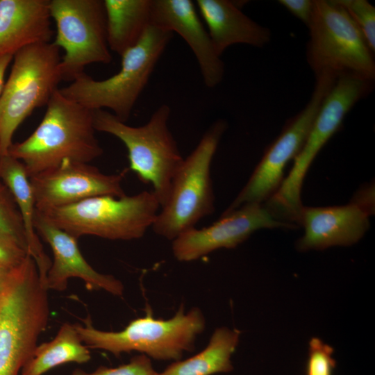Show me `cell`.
Instances as JSON below:
<instances>
[{"mask_svg":"<svg viewBox=\"0 0 375 375\" xmlns=\"http://www.w3.org/2000/svg\"><path fill=\"white\" fill-rule=\"evenodd\" d=\"M94 111L58 89L35 130L24 141L12 143L8 153L24 164L29 178L65 160L90 163L103 152L95 135Z\"/></svg>","mask_w":375,"mask_h":375,"instance_id":"6da1fadb","label":"cell"},{"mask_svg":"<svg viewBox=\"0 0 375 375\" xmlns=\"http://www.w3.org/2000/svg\"><path fill=\"white\" fill-rule=\"evenodd\" d=\"M173 34L150 25L138 44L121 56L117 73L103 80L83 73L59 91L90 110L110 109L126 122Z\"/></svg>","mask_w":375,"mask_h":375,"instance_id":"7a4b0ae2","label":"cell"},{"mask_svg":"<svg viewBox=\"0 0 375 375\" xmlns=\"http://www.w3.org/2000/svg\"><path fill=\"white\" fill-rule=\"evenodd\" d=\"M82 342L90 349L108 351L118 356L138 351L158 360H179L185 352L195 349L197 336L206 328V319L197 307L185 312L181 304L170 319H161L147 312L131 321L120 331L99 330L90 317L84 325H75Z\"/></svg>","mask_w":375,"mask_h":375,"instance_id":"3957f363","label":"cell"},{"mask_svg":"<svg viewBox=\"0 0 375 375\" xmlns=\"http://www.w3.org/2000/svg\"><path fill=\"white\" fill-rule=\"evenodd\" d=\"M170 114V107L162 104L146 124L132 126L106 110L94 111L96 131L110 134L125 145L130 169L142 183L151 185L160 208L184 159L169 128Z\"/></svg>","mask_w":375,"mask_h":375,"instance_id":"277c9868","label":"cell"},{"mask_svg":"<svg viewBox=\"0 0 375 375\" xmlns=\"http://www.w3.org/2000/svg\"><path fill=\"white\" fill-rule=\"evenodd\" d=\"M306 60L315 77L374 81L375 61L362 33L337 0H314Z\"/></svg>","mask_w":375,"mask_h":375,"instance_id":"5b68a950","label":"cell"},{"mask_svg":"<svg viewBox=\"0 0 375 375\" xmlns=\"http://www.w3.org/2000/svg\"><path fill=\"white\" fill-rule=\"evenodd\" d=\"M152 191L122 197L102 195L72 205L38 211L56 227L78 240L93 235L111 240L142 238L160 210Z\"/></svg>","mask_w":375,"mask_h":375,"instance_id":"8992f818","label":"cell"},{"mask_svg":"<svg viewBox=\"0 0 375 375\" xmlns=\"http://www.w3.org/2000/svg\"><path fill=\"white\" fill-rule=\"evenodd\" d=\"M226 128L224 120L215 122L183 159L172 179L167 201L151 226L157 235L173 240L215 210L210 167Z\"/></svg>","mask_w":375,"mask_h":375,"instance_id":"52a82bcc","label":"cell"},{"mask_svg":"<svg viewBox=\"0 0 375 375\" xmlns=\"http://www.w3.org/2000/svg\"><path fill=\"white\" fill-rule=\"evenodd\" d=\"M48 290L28 256L4 294L0 309V375H18L49 317Z\"/></svg>","mask_w":375,"mask_h":375,"instance_id":"ba28073f","label":"cell"},{"mask_svg":"<svg viewBox=\"0 0 375 375\" xmlns=\"http://www.w3.org/2000/svg\"><path fill=\"white\" fill-rule=\"evenodd\" d=\"M373 85L374 81L354 76H344L336 80L325 97L288 176L267 200L266 207L279 219L299 224L303 207L301 200L302 183L310 165L339 130L347 114L372 91Z\"/></svg>","mask_w":375,"mask_h":375,"instance_id":"9c48e42d","label":"cell"},{"mask_svg":"<svg viewBox=\"0 0 375 375\" xmlns=\"http://www.w3.org/2000/svg\"><path fill=\"white\" fill-rule=\"evenodd\" d=\"M60 49L52 42L24 47L13 63L0 98V156L6 155L12 137L33 111L47 106L62 81Z\"/></svg>","mask_w":375,"mask_h":375,"instance_id":"30bf717a","label":"cell"},{"mask_svg":"<svg viewBox=\"0 0 375 375\" xmlns=\"http://www.w3.org/2000/svg\"><path fill=\"white\" fill-rule=\"evenodd\" d=\"M49 9L56 27L52 42L64 51L62 81H73L90 64L111 62L103 1L49 0Z\"/></svg>","mask_w":375,"mask_h":375,"instance_id":"8fae6325","label":"cell"},{"mask_svg":"<svg viewBox=\"0 0 375 375\" xmlns=\"http://www.w3.org/2000/svg\"><path fill=\"white\" fill-rule=\"evenodd\" d=\"M335 81L328 76L315 78L314 90L308 103L285 124L278 137L267 148L246 185L224 213L247 203H261L278 190L283 181L287 164L300 152L320 106Z\"/></svg>","mask_w":375,"mask_h":375,"instance_id":"7c38bea8","label":"cell"},{"mask_svg":"<svg viewBox=\"0 0 375 375\" xmlns=\"http://www.w3.org/2000/svg\"><path fill=\"white\" fill-rule=\"evenodd\" d=\"M126 172L106 174L90 163L65 160L29 178L35 210L63 207L97 196L122 197Z\"/></svg>","mask_w":375,"mask_h":375,"instance_id":"4fadbf2b","label":"cell"},{"mask_svg":"<svg viewBox=\"0 0 375 375\" xmlns=\"http://www.w3.org/2000/svg\"><path fill=\"white\" fill-rule=\"evenodd\" d=\"M295 226L278 219L261 203H247L223 213L208 226L194 227L181 233L172 240V253L178 261L191 262L222 248H234L258 229Z\"/></svg>","mask_w":375,"mask_h":375,"instance_id":"5bb4252c","label":"cell"},{"mask_svg":"<svg viewBox=\"0 0 375 375\" xmlns=\"http://www.w3.org/2000/svg\"><path fill=\"white\" fill-rule=\"evenodd\" d=\"M34 227L49 244L53 254L46 278L48 290L63 291L69 278H78L90 290H104L115 296L123 294L124 287L119 279L95 270L83 256L77 239L54 226L36 210Z\"/></svg>","mask_w":375,"mask_h":375,"instance_id":"9a60e30c","label":"cell"},{"mask_svg":"<svg viewBox=\"0 0 375 375\" xmlns=\"http://www.w3.org/2000/svg\"><path fill=\"white\" fill-rule=\"evenodd\" d=\"M190 0H151V25L178 33L194 53L206 87L219 85L224 64Z\"/></svg>","mask_w":375,"mask_h":375,"instance_id":"2e32d148","label":"cell"},{"mask_svg":"<svg viewBox=\"0 0 375 375\" xmlns=\"http://www.w3.org/2000/svg\"><path fill=\"white\" fill-rule=\"evenodd\" d=\"M372 210L355 200L340 206L303 207L299 224L304 234L298 240L299 251L324 249L356 243L369 226Z\"/></svg>","mask_w":375,"mask_h":375,"instance_id":"e0dca14e","label":"cell"},{"mask_svg":"<svg viewBox=\"0 0 375 375\" xmlns=\"http://www.w3.org/2000/svg\"><path fill=\"white\" fill-rule=\"evenodd\" d=\"M49 0H0V56L51 42Z\"/></svg>","mask_w":375,"mask_h":375,"instance_id":"ac0fdd59","label":"cell"},{"mask_svg":"<svg viewBox=\"0 0 375 375\" xmlns=\"http://www.w3.org/2000/svg\"><path fill=\"white\" fill-rule=\"evenodd\" d=\"M194 3L219 56L233 44L262 48L271 40L270 31L246 15L241 10L240 3L229 0H197Z\"/></svg>","mask_w":375,"mask_h":375,"instance_id":"d6986e66","label":"cell"},{"mask_svg":"<svg viewBox=\"0 0 375 375\" xmlns=\"http://www.w3.org/2000/svg\"><path fill=\"white\" fill-rule=\"evenodd\" d=\"M0 178L11 192L19 209L24 226L28 255L38 269L43 284L51 261L44 251L34 227L35 212L32 186L24 164L8 153L0 156Z\"/></svg>","mask_w":375,"mask_h":375,"instance_id":"ffe728a7","label":"cell"},{"mask_svg":"<svg viewBox=\"0 0 375 375\" xmlns=\"http://www.w3.org/2000/svg\"><path fill=\"white\" fill-rule=\"evenodd\" d=\"M103 4L108 47L121 56L151 25V0H103Z\"/></svg>","mask_w":375,"mask_h":375,"instance_id":"44dd1931","label":"cell"},{"mask_svg":"<svg viewBox=\"0 0 375 375\" xmlns=\"http://www.w3.org/2000/svg\"><path fill=\"white\" fill-rule=\"evenodd\" d=\"M240 332L227 327L217 328L207 346L184 360H176L158 375H213L233 370L231 358L240 340Z\"/></svg>","mask_w":375,"mask_h":375,"instance_id":"7402d4cb","label":"cell"},{"mask_svg":"<svg viewBox=\"0 0 375 375\" xmlns=\"http://www.w3.org/2000/svg\"><path fill=\"white\" fill-rule=\"evenodd\" d=\"M91 358L89 348L82 342L75 325L65 323L50 342L37 345L22 368V375H42L67 362L85 363Z\"/></svg>","mask_w":375,"mask_h":375,"instance_id":"603a6c76","label":"cell"},{"mask_svg":"<svg viewBox=\"0 0 375 375\" xmlns=\"http://www.w3.org/2000/svg\"><path fill=\"white\" fill-rule=\"evenodd\" d=\"M0 231L12 236L28 252L21 215L11 192L1 178Z\"/></svg>","mask_w":375,"mask_h":375,"instance_id":"cb8c5ba5","label":"cell"},{"mask_svg":"<svg viewBox=\"0 0 375 375\" xmlns=\"http://www.w3.org/2000/svg\"><path fill=\"white\" fill-rule=\"evenodd\" d=\"M362 33L375 52V7L367 0H337Z\"/></svg>","mask_w":375,"mask_h":375,"instance_id":"d4e9b609","label":"cell"},{"mask_svg":"<svg viewBox=\"0 0 375 375\" xmlns=\"http://www.w3.org/2000/svg\"><path fill=\"white\" fill-rule=\"evenodd\" d=\"M308 344L306 375H333L336 365L333 347L319 338H312Z\"/></svg>","mask_w":375,"mask_h":375,"instance_id":"484cf974","label":"cell"},{"mask_svg":"<svg viewBox=\"0 0 375 375\" xmlns=\"http://www.w3.org/2000/svg\"><path fill=\"white\" fill-rule=\"evenodd\" d=\"M158 373L149 358L142 354L133 357L128 363L116 367L101 366L91 373L78 369L71 375H158Z\"/></svg>","mask_w":375,"mask_h":375,"instance_id":"4316f807","label":"cell"},{"mask_svg":"<svg viewBox=\"0 0 375 375\" xmlns=\"http://www.w3.org/2000/svg\"><path fill=\"white\" fill-rule=\"evenodd\" d=\"M26 250L12 236L0 231V264L20 265L28 256Z\"/></svg>","mask_w":375,"mask_h":375,"instance_id":"83f0119b","label":"cell"},{"mask_svg":"<svg viewBox=\"0 0 375 375\" xmlns=\"http://www.w3.org/2000/svg\"><path fill=\"white\" fill-rule=\"evenodd\" d=\"M278 3L306 26L310 24L314 9V0H279Z\"/></svg>","mask_w":375,"mask_h":375,"instance_id":"f1b7e54d","label":"cell"},{"mask_svg":"<svg viewBox=\"0 0 375 375\" xmlns=\"http://www.w3.org/2000/svg\"><path fill=\"white\" fill-rule=\"evenodd\" d=\"M24 261L18 266H8L0 264V295L4 294L10 288Z\"/></svg>","mask_w":375,"mask_h":375,"instance_id":"f546056e","label":"cell"},{"mask_svg":"<svg viewBox=\"0 0 375 375\" xmlns=\"http://www.w3.org/2000/svg\"><path fill=\"white\" fill-rule=\"evenodd\" d=\"M13 56L5 55L0 56V98L2 94L5 82L4 76L9 64L12 62Z\"/></svg>","mask_w":375,"mask_h":375,"instance_id":"4dcf8cb0","label":"cell"},{"mask_svg":"<svg viewBox=\"0 0 375 375\" xmlns=\"http://www.w3.org/2000/svg\"><path fill=\"white\" fill-rule=\"evenodd\" d=\"M3 295L4 294L0 295V309H1V304H2V301H3Z\"/></svg>","mask_w":375,"mask_h":375,"instance_id":"1f68e13d","label":"cell"}]
</instances>
